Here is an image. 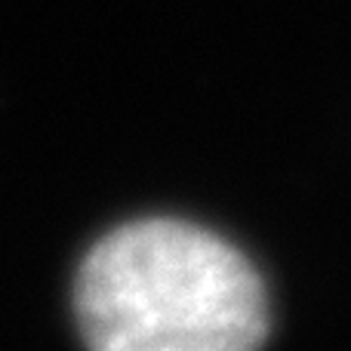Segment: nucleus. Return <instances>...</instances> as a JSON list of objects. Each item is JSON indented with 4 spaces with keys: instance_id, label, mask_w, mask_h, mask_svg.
I'll use <instances>...</instances> for the list:
<instances>
[{
    "instance_id": "nucleus-1",
    "label": "nucleus",
    "mask_w": 351,
    "mask_h": 351,
    "mask_svg": "<svg viewBox=\"0 0 351 351\" xmlns=\"http://www.w3.org/2000/svg\"><path fill=\"white\" fill-rule=\"evenodd\" d=\"M74 315L99 351H243L265 342L268 296L225 237L179 219H139L80 262Z\"/></svg>"
}]
</instances>
